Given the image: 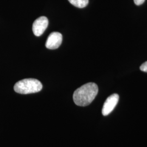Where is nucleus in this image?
<instances>
[{"instance_id": "1", "label": "nucleus", "mask_w": 147, "mask_h": 147, "mask_svg": "<svg viewBox=\"0 0 147 147\" xmlns=\"http://www.w3.org/2000/svg\"><path fill=\"white\" fill-rule=\"evenodd\" d=\"M98 93V87L93 82H89L76 89L73 94L75 104L80 106L89 105Z\"/></svg>"}, {"instance_id": "2", "label": "nucleus", "mask_w": 147, "mask_h": 147, "mask_svg": "<svg viewBox=\"0 0 147 147\" xmlns=\"http://www.w3.org/2000/svg\"><path fill=\"white\" fill-rule=\"evenodd\" d=\"M42 88V83L37 79H25L16 82L14 89L18 93L27 94L39 92Z\"/></svg>"}, {"instance_id": "3", "label": "nucleus", "mask_w": 147, "mask_h": 147, "mask_svg": "<svg viewBox=\"0 0 147 147\" xmlns=\"http://www.w3.org/2000/svg\"><path fill=\"white\" fill-rule=\"evenodd\" d=\"M49 21L45 16H40L34 21L32 26V31L34 34L39 37L42 35L43 33L47 28Z\"/></svg>"}, {"instance_id": "4", "label": "nucleus", "mask_w": 147, "mask_h": 147, "mask_svg": "<svg viewBox=\"0 0 147 147\" xmlns=\"http://www.w3.org/2000/svg\"><path fill=\"white\" fill-rule=\"evenodd\" d=\"M63 40L62 34L57 32H52L47 38L45 46L47 49L54 50L60 47Z\"/></svg>"}, {"instance_id": "5", "label": "nucleus", "mask_w": 147, "mask_h": 147, "mask_svg": "<svg viewBox=\"0 0 147 147\" xmlns=\"http://www.w3.org/2000/svg\"><path fill=\"white\" fill-rule=\"evenodd\" d=\"M119 101V95L117 94L111 95L107 98L103 105L102 114L103 116L109 115L114 110Z\"/></svg>"}, {"instance_id": "6", "label": "nucleus", "mask_w": 147, "mask_h": 147, "mask_svg": "<svg viewBox=\"0 0 147 147\" xmlns=\"http://www.w3.org/2000/svg\"><path fill=\"white\" fill-rule=\"evenodd\" d=\"M69 2L76 7L82 8L88 5L89 0H68Z\"/></svg>"}, {"instance_id": "7", "label": "nucleus", "mask_w": 147, "mask_h": 147, "mask_svg": "<svg viewBox=\"0 0 147 147\" xmlns=\"http://www.w3.org/2000/svg\"><path fill=\"white\" fill-rule=\"evenodd\" d=\"M140 70L143 71V72H146L147 73V61L143 63L142 65L140 67Z\"/></svg>"}, {"instance_id": "8", "label": "nucleus", "mask_w": 147, "mask_h": 147, "mask_svg": "<svg viewBox=\"0 0 147 147\" xmlns=\"http://www.w3.org/2000/svg\"><path fill=\"white\" fill-rule=\"evenodd\" d=\"M134 1L135 5H141L145 1V0H134Z\"/></svg>"}]
</instances>
